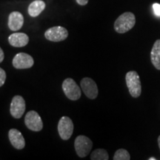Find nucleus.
<instances>
[{"label":"nucleus","instance_id":"nucleus-1","mask_svg":"<svg viewBox=\"0 0 160 160\" xmlns=\"http://www.w3.org/2000/svg\"><path fill=\"white\" fill-rule=\"evenodd\" d=\"M136 17L131 12H125L120 15L114 22L115 31L119 33H125L134 27Z\"/></svg>","mask_w":160,"mask_h":160},{"label":"nucleus","instance_id":"nucleus-2","mask_svg":"<svg viewBox=\"0 0 160 160\" xmlns=\"http://www.w3.org/2000/svg\"><path fill=\"white\" fill-rule=\"evenodd\" d=\"M125 81L130 94L133 98H137L141 95L142 85L140 78L137 71H131L128 72L125 76Z\"/></svg>","mask_w":160,"mask_h":160},{"label":"nucleus","instance_id":"nucleus-3","mask_svg":"<svg viewBox=\"0 0 160 160\" xmlns=\"http://www.w3.org/2000/svg\"><path fill=\"white\" fill-rule=\"evenodd\" d=\"M75 150L79 157H86L89 154L93 148V142L88 137L84 135H79L76 138L74 142Z\"/></svg>","mask_w":160,"mask_h":160},{"label":"nucleus","instance_id":"nucleus-4","mask_svg":"<svg viewBox=\"0 0 160 160\" xmlns=\"http://www.w3.org/2000/svg\"><path fill=\"white\" fill-rule=\"evenodd\" d=\"M62 90L66 97L73 101L78 100L81 97V89L74 80L71 78H68L64 80Z\"/></svg>","mask_w":160,"mask_h":160},{"label":"nucleus","instance_id":"nucleus-5","mask_svg":"<svg viewBox=\"0 0 160 160\" xmlns=\"http://www.w3.org/2000/svg\"><path fill=\"white\" fill-rule=\"evenodd\" d=\"M73 123L71 118L62 117L58 123V132L59 137L63 140H68L73 133Z\"/></svg>","mask_w":160,"mask_h":160},{"label":"nucleus","instance_id":"nucleus-6","mask_svg":"<svg viewBox=\"0 0 160 160\" xmlns=\"http://www.w3.org/2000/svg\"><path fill=\"white\" fill-rule=\"evenodd\" d=\"M26 127L31 131L39 132L43 128V122L39 113L35 111H30L25 117Z\"/></svg>","mask_w":160,"mask_h":160},{"label":"nucleus","instance_id":"nucleus-7","mask_svg":"<svg viewBox=\"0 0 160 160\" xmlns=\"http://www.w3.org/2000/svg\"><path fill=\"white\" fill-rule=\"evenodd\" d=\"M45 39L54 42L64 41L68 37V31L62 26H55L48 28L45 33Z\"/></svg>","mask_w":160,"mask_h":160},{"label":"nucleus","instance_id":"nucleus-8","mask_svg":"<svg viewBox=\"0 0 160 160\" xmlns=\"http://www.w3.org/2000/svg\"><path fill=\"white\" fill-rule=\"evenodd\" d=\"M26 105L24 98L21 96H15L12 99L10 112L13 117L19 119L22 117L25 111Z\"/></svg>","mask_w":160,"mask_h":160},{"label":"nucleus","instance_id":"nucleus-9","mask_svg":"<svg viewBox=\"0 0 160 160\" xmlns=\"http://www.w3.org/2000/svg\"><path fill=\"white\" fill-rule=\"evenodd\" d=\"M13 66L17 69L31 68L34 64V60L31 55L25 53H19L13 57Z\"/></svg>","mask_w":160,"mask_h":160},{"label":"nucleus","instance_id":"nucleus-10","mask_svg":"<svg viewBox=\"0 0 160 160\" xmlns=\"http://www.w3.org/2000/svg\"><path fill=\"white\" fill-rule=\"evenodd\" d=\"M81 88L86 97L91 99H95L97 97L98 87L97 84L91 78L85 77L81 80Z\"/></svg>","mask_w":160,"mask_h":160},{"label":"nucleus","instance_id":"nucleus-11","mask_svg":"<svg viewBox=\"0 0 160 160\" xmlns=\"http://www.w3.org/2000/svg\"><path fill=\"white\" fill-rule=\"evenodd\" d=\"M8 138L11 145L17 150H22L25 146V140L19 130L12 128L8 132Z\"/></svg>","mask_w":160,"mask_h":160},{"label":"nucleus","instance_id":"nucleus-12","mask_svg":"<svg viewBox=\"0 0 160 160\" xmlns=\"http://www.w3.org/2000/svg\"><path fill=\"white\" fill-rule=\"evenodd\" d=\"M24 24V17L21 13L13 11L10 13L8 17V27L13 31H17L22 28Z\"/></svg>","mask_w":160,"mask_h":160},{"label":"nucleus","instance_id":"nucleus-13","mask_svg":"<svg viewBox=\"0 0 160 160\" xmlns=\"http://www.w3.org/2000/svg\"><path fill=\"white\" fill-rule=\"evenodd\" d=\"M8 42L13 47H25L29 42V37L24 33H14L9 36Z\"/></svg>","mask_w":160,"mask_h":160},{"label":"nucleus","instance_id":"nucleus-14","mask_svg":"<svg viewBox=\"0 0 160 160\" xmlns=\"http://www.w3.org/2000/svg\"><path fill=\"white\" fill-rule=\"evenodd\" d=\"M46 4L42 0H35L28 6V14L32 17H37L45 9Z\"/></svg>","mask_w":160,"mask_h":160},{"label":"nucleus","instance_id":"nucleus-15","mask_svg":"<svg viewBox=\"0 0 160 160\" xmlns=\"http://www.w3.org/2000/svg\"><path fill=\"white\" fill-rule=\"evenodd\" d=\"M151 62L157 70H160V39L153 44L151 53Z\"/></svg>","mask_w":160,"mask_h":160},{"label":"nucleus","instance_id":"nucleus-16","mask_svg":"<svg viewBox=\"0 0 160 160\" xmlns=\"http://www.w3.org/2000/svg\"><path fill=\"white\" fill-rule=\"evenodd\" d=\"M108 153L105 149H96L91 155V160H108Z\"/></svg>","mask_w":160,"mask_h":160},{"label":"nucleus","instance_id":"nucleus-17","mask_svg":"<svg viewBox=\"0 0 160 160\" xmlns=\"http://www.w3.org/2000/svg\"><path fill=\"white\" fill-rule=\"evenodd\" d=\"M113 159V160H130L131 156L127 150L119 149L116 151Z\"/></svg>","mask_w":160,"mask_h":160},{"label":"nucleus","instance_id":"nucleus-18","mask_svg":"<svg viewBox=\"0 0 160 160\" xmlns=\"http://www.w3.org/2000/svg\"><path fill=\"white\" fill-rule=\"evenodd\" d=\"M6 73L2 68H0V87H2L5 82Z\"/></svg>","mask_w":160,"mask_h":160},{"label":"nucleus","instance_id":"nucleus-19","mask_svg":"<svg viewBox=\"0 0 160 160\" xmlns=\"http://www.w3.org/2000/svg\"><path fill=\"white\" fill-rule=\"evenodd\" d=\"M153 10L156 16H157V17H160V4H158V3L153 4Z\"/></svg>","mask_w":160,"mask_h":160},{"label":"nucleus","instance_id":"nucleus-20","mask_svg":"<svg viewBox=\"0 0 160 160\" xmlns=\"http://www.w3.org/2000/svg\"><path fill=\"white\" fill-rule=\"evenodd\" d=\"M76 1L79 5H86L88 2V0H76Z\"/></svg>","mask_w":160,"mask_h":160},{"label":"nucleus","instance_id":"nucleus-21","mask_svg":"<svg viewBox=\"0 0 160 160\" xmlns=\"http://www.w3.org/2000/svg\"><path fill=\"white\" fill-rule=\"evenodd\" d=\"M4 58H5V55H4V52L2 51V49L0 47V63L4 60Z\"/></svg>","mask_w":160,"mask_h":160},{"label":"nucleus","instance_id":"nucleus-22","mask_svg":"<svg viewBox=\"0 0 160 160\" xmlns=\"http://www.w3.org/2000/svg\"><path fill=\"white\" fill-rule=\"evenodd\" d=\"M158 144H159V149H160V136L158 138Z\"/></svg>","mask_w":160,"mask_h":160},{"label":"nucleus","instance_id":"nucleus-23","mask_svg":"<svg viewBox=\"0 0 160 160\" xmlns=\"http://www.w3.org/2000/svg\"><path fill=\"white\" fill-rule=\"evenodd\" d=\"M148 160H156V159L154 157H151V158H149Z\"/></svg>","mask_w":160,"mask_h":160}]
</instances>
